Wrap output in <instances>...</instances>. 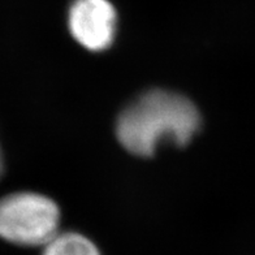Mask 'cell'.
I'll return each instance as SVG.
<instances>
[{
    "label": "cell",
    "mask_w": 255,
    "mask_h": 255,
    "mask_svg": "<svg viewBox=\"0 0 255 255\" xmlns=\"http://www.w3.org/2000/svg\"><path fill=\"white\" fill-rule=\"evenodd\" d=\"M68 27L82 47L102 52L114 43L118 13L110 0H74L68 12Z\"/></svg>",
    "instance_id": "obj_3"
},
{
    "label": "cell",
    "mask_w": 255,
    "mask_h": 255,
    "mask_svg": "<svg viewBox=\"0 0 255 255\" xmlns=\"http://www.w3.org/2000/svg\"><path fill=\"white\" fill-rule=\"evenodd\" d=\"M60 210L48 197L18 191L0 198V239L20 246H42L60 231Z\"/></svg>",
    "instance_id": "obj_2"
},
{
    "label": "cell",
    "mask_w": 255,
    "mask_h": 255,
    "mask_svg": "<svg viewBox=\"0 0 255 255\" xmlns=\"http://www.w3.org/2000/svg\"><path fill=\"white\" fill-rule=\"evenodd\" d=\"M42 249V255H102L94 242L78 232L59 231Z\"/></svg>",
    "instance_id": "obj_4"
},
{
    "label": "cell",
    "mask_w": 255,
    "mask_h": 255,
    "mask_svg": "<svg viewBox=\"0 0 255 255\" xmlns=\"http://www.w3.org/2000/svg\"><path fill=\"white\" fill-rule=\"evenodd\" d=\"M199 128L201 115L193 102L173 91L155 89L121 112L116 135L127 151L147 158L163 142L186 146Z\"/></svg>",
    "instance_id": "obj_1"
},
{
    "label": "cell",
    "mask_w": 255,
    "mask_h": 255,
    "mask_svg": "<svg viewBox=\"0 0 255 255\" xmlns=\"http://www.w3.org/2000/svg\"><path fill=\"white\" fill-rule=\"evenodd\" d=\"M3 156H1V151H0V178H1V175H3Z\"/></svg>",
    "instance_id": "obj_5"
}]
</instances>
